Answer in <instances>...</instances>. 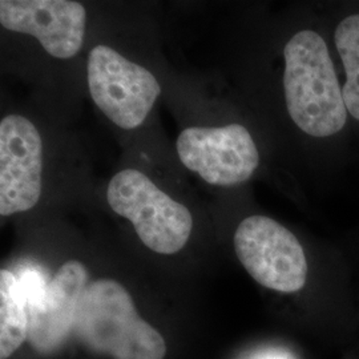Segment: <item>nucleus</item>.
Listing matches in <instances>:
<instances>
[{"instance_id": "obj_1", "label": "nucleus", "mask_w": 359, "mask_h": 359, "mask_svg": "<svg viewBox=\"0 0 359 359\" xmlns=\"http://www.w3.org/2000/svg\"><path fill=\"white\" fill-rule=\"evenodd\" d=\"M283 90L287 112L302 132L327 137L346 124L347 108L333 60L320 34L297 32L285 48Z\"/></svg>"}, {"instance_id": "obj_2", "label": "nucleus", "mask_w": 359, "mask_h": 359, "mask_svg": "<svg viewBox=\"0 0 359 359\" xmlns=\"http://www.w3.org/2000/svg\"><path fill=\"white\" fill-rule=\"evenodd\" d=\"M74 334L90 351L114 359H164L167 354L163 335L142 320L128 290L109 278L84 290Z\"/></svg>"}, {"instance_id": "obj_3", "label": "nucleus", "mask_w": 359, "mask_h": 359, "mask_svg": "<svg viewBox=\"0 0 359 359\" xmlns=\"http://www.w3.org/2000/svg\"><path fill=\"white\" fill-rule=\"evenodd\" d=\"M107 200L115 213L132 222L142 244L158 255L177 253L192 234L189 209L137 169L116 173L109 181Z\"/></svg>"}, {"instance_id": "obj_4", "label": "nucleus", "mask_w": 359, "mask_h": 359, "mask_svg": "<svg viewBox=\"0 0 359 359\" xmlns=\"http://www.w3.org/2000/svg\"><path fill=\"white\" fill-rule=\"evenodd\" d=\"M87 77L97 108L127 130L142 126L161 93V86L151 71L104 44L90 52Z\"/></svg>"}, {"instance_id": "obj_5", "label": "nucleus", "mask_w": 359, "mask_h": 359, "mask_svg": "<svg viewBox=\"0 0 359 359\" xmlns=\"http://www.w3.org/2000/svg\"><path fill=\"white\" fill-rule=\"evenodd\" d=\"M234 250L256 283L280 293L299 292L308 278L305 250L294 234L266 216L245 218L234 233Z\"/></svg>"}, {"instance_id": "obj_6", "label": "nucleus", "mask_w": 359, "mask_h": 359, "mask_svg": "<svg viewBox=\"0 0 359 359\" xmlns=\"http://www.w3.org/2000/svg\"><path fill=\"white\" fill-rule=\"evenodd\" d=\"M176 148L184 167L216 187L243 184L259 164L256 142L241 124L184 129Z\"/></svg>"}, {"instance_id": "obj_7", "label": "nucleus", "mask_w": 359, "mask_h": 359, "mask_svg": "<svg viewBox=\"0 0 359 359\" xmlns=\"http://www.w3.org/2000/svg\"><path fill=\"white\" fill-rule=\"evenodd\" d=\"M43 142L38 128L20 115L0 121V215L27 212L41 194Z\"/></svg>"}, {"instance_id": "obj_8", "label": "nucleus", "mask_w": 359, "mask_h": 359, "mask_svg": "<svg viewBox=\"0 0 359 359\" xmlns=\"http://www.w3.org/2000/svg\"><path fill=\"white\" fill-rule=\"evenodd\" d=\"M90 274L80 261H67L48 285L28 295V338L40 354H52L74 333L79 301L90 285Z\"/></svg>"}, {"instance_id": "obj_9", "label": "nucleus", "mask_w": 359, "mask_h": 359, "mask_svg": "<svg viewBox=\"0 0 359 359\" xmlns=\"http://www.w3.org/2000/svg\"><path fill=\"white\" fill-rule=\"evenodd\" d=\"M0 25L38 39L56 59H69L83 46L87 11L71 0H1Z\"/></svg>"}, {"instance_id": "obj_10", "label": "nucleus", "mask_w": 359, "mask_h": 359, "mask_svg": "<svg viewBox=\"0 0 359 359\" xmlns=\"http://www.w3.org/2000/svg\"><path fill=\"white\" fill-rule=\"evenodd\" d=\"M28 302L22 283L0 270V359L10 358L28 338Z\"/></svg>"}, {"instance_id": "obj_11", "label": "nucleus", "mask_w": 359, "mask_h": 359, "mask_svg": "<svg viewBox=\"0 0 359 359\" xmlns=\"http://www.w3.org/2000/svg\"><path fill=\"white\" fill-rule=\"evenodd\" d=\"M335 46L346 72L342 93L347 112L359 121V15H350L337 26Z\"/></svg>"}]
</instances>
